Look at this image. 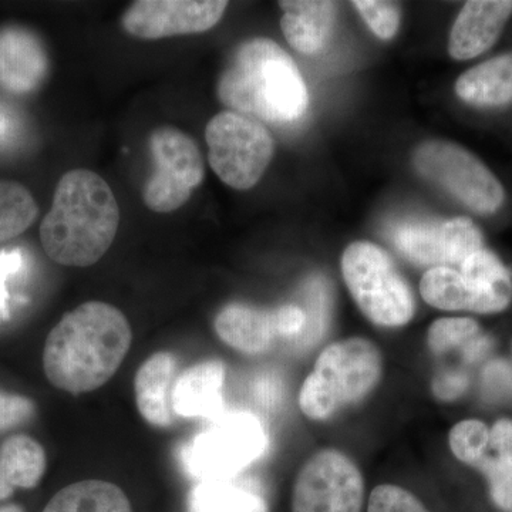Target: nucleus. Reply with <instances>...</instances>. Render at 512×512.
Segmentation results:
<instances>
[{"label":"nucleus","instance_id":"4be33fe9","mask_svg":"<svg viewBox=\"0 0 512 512\" xmlns=\"http://www.w3.org/2000/svg\"><path fill=\"white\" fill-rule=\"evenodd\" d=\"M478 471L487 478L491 500L500 510L512 511V420L501 419L490 429V441Z\"/></svg>","mask_w":512,"mask_h":512},{"label":"nucleus","instance_id":"f8f14e48","mask_svg":"<svg viewBox=\"0 0 512 512\" xmlns=\"http://www.w3.org/2000/svg\"><path fill=\"white\" fill-rule=\"evenodd\" d=\"M389 238L404 258L433 268H458L468 256L484 248L480 229L464 217L447 221H400L390 228Z\"/></svg>","mask_w":512,"mask_h":512},{"label":"nucleus","instance_id":"2f4dec72","mask_svg":"<svg viewBox=\"0 0 512 512\" xmlns=\"http://www.w3.org/2000/svg\"><path fill=\"white\" fill-rule=\"evenodd\" d=\"M6 130H9V121L2 113H0V137L5 136V134L8 133Z\"/></svg>","mask_w":512,"mask_h":512},{"label":"nucleus","instance_id":"4468645a","mask_svg":"<svg viewBox=\"0 0 512 512\" xmlns=\"http://www.w3.org/2000/svg\"><path fill=\"white\" fill-rule=\"evenodd\" d=\"M225 0H138L123 16V28L138 39L195 35L214 28L224 16Z\"/></svg>","mask_w":512,"mask_h":512},{"label":"nucleus","instance_id":"7c9ffc66","mask_svg":"<svg viewBox=\"0 0 512 512\" xmlns=\"http://www.w3.org/2000/svg\"><path fill=\"white\" fill-rule=\"evenodd\" d=\"M0 512H25L22 507L18 504L2 505Z\"/></svg>","mask_w":512,"mask_h":512},{"label":"nucleus","instance_id":"412c9836","mask_svg":"<svg viewBox=\"0 0 512 512\" xmlns=\"http://www.w3.org/2000/svg\"><path fill=\"white\" fill-rule=\"evenodd\" d=\"M45 471L46 453L35 439L25 434L9 437L0 446V501L16 488H35Z\"/></svg>","mask_w":512,"mask_h":512},{"label":"nucleus","instance_id":"473e14b6","mask_svg":"<svg viewBox=\"0 0 512 512\" xmlns=\"http://www.w3.org/2000/svg\"><path fill=\"white\" fill-rule=\"evenodd\" d=\"M512 346V345H511Z\"/></svg>","mask_w":512,"mask_h":512},{"label":"nucleus","instance_id":"f03ea898","mask_svg":"<svg viewBox=\"0 0 512 512\" xmlns=\"http://www.w3.org/2000/svg\"><path fill=\"white\" fill-rule=\"evenodd\" d=\"M120 225V208L110 185L84 168L60 178L40 241L56 264L87 268L109 251Z\"/></svg>","mask_w":512,"mask_h":512},{"label":"nucleus","instance_id":"f3484780","mask_svg":"<svg viewBox=\"0 0 512 512\" xmlns=\"http://www.w3.org/2000/svg\"><path fill=\"white\" fill-rule=\"evenodd\" d=\"M225 366L220 360H208L188 367L175 380L171 407L181 419L215 420L225 413L222 387Z\"/></svg>","mask_w":512,"mask_h":512},{"label":"nucleus","instance_id":"9d476101","mask_svg":"<svg viewBox=\"0 0 512 512\" xmlns=\"http://www.w3.org/2000/svg\"><path fill=\"white\" fill-rule=\"evenodd\" d=\"M148 147L156 170L144 187V202L158 214L177 211L204 181L200 148L188 134L174 127L154 130Z\"/></svg>","mask_w":512,"mask_h":512},{"label":"nucleus","instance_id":"bb28decb","mask_svg":"<svg viewBox=\"0 0 512 512\" xmlns=\"http://www.w3.org/2000/svg\"><path fill=\"white\" fill-rule=\"evenodd\" d=\"M490 441V427L480 420H464L456 424L450 431L448 443L454 456L474 467L478 460L483 457Z\"/></svg>","mask_w":512,"mask_h":512},{"label":"nucleus","instance_id":"7ed1b4c3","mask_svg":"<svg viewBox=\"0 0 512 512\" xmlns=\"http://www.w3.org/2000/svg\"><path fill=\"white\" fill-rule=\"evenodd\" d=\"M217 93L235 113L266 123H293L309 106L298 66L269 39L248 40L235 50L218 80Z\"/></svg>","mask_w":512,"mask_h":512},{"label":"nucleus","instance_id":"0eeeda50","mask_svg":"<svg viewBox=\"0 0 512 512\" xmlns=\"http://www.w3.org/2000/svg\"><path fill=\"white\" fill-rule=\"evenodd\" d=\"M342 274L370 322L400 328L413 319L412 288L384 249L372 242H353L343 252Z\"/></svg>","mask_w":512,"mask_h":512},{"label":"nucleus","instance_id":"b1692460","mask_svg":"<svg viewBox=\"0 0 512 512\" xmlns=\"http://www.w3.org/2000/svg\"><path fill=\"white\" fill-rule=\"evenodd\" d=\"M188 512H268L261 494L234 480L201 481L188 495Z\"/></svg>","mask_w":512,"mask_h":512},{"label":"nucleus","instance_id":"a211bd4d","mask_svg":"<svg viewBox=\"0 0 512 512\" xmlns=\"http://www.w3.org/2000/svg\"><path fill=\"white\" fill-rule=\"evenodd\" d=\"M178 375L177 357L170 352L154 353L137 370V409L151 426L167 429L177 419L171 407V393Z\"/></svg>","mask_w":512,"mask_h":512},{"label":"nucleus","instance_id":"5701e85b","mask_svg":"<svg viewBox=\"0 0 512 512\" xmlns=\"http://www.w3.org/2000/svg\"><path fill=\"white\" fill-rule=\"evenodd\" d=\"M42 512H133V507L119 485L86 480L62 488Z\"/></svg>","mask_w":512,"mask_h":512},{"label":"nucleus","instance_id":"c756f323","mask_svg":"<svg viewBox=\"0 0 512 512\" xmlns=\"http://www.w3.org/2000/svg\"><path fill=\"white\" fill-rule=\"evenodd\" d=\"M35 416V403L25 396L0 390V434L29 423Z\"/></svg>","mask_w":512,"mask_h":512},{"label":"nucleus","instance_id":"f257e3e1","mask_svg":"<svg viewBox=\"0 0 512 512\" xmlns=\"http://www.w3.org/2000/svg\"><path fill=\"white\" fill-rule=\"evenodd\" d=\"M133 342L123 312L106 302H86L67 312L47 336V380L72 394L93 392L116 375Z\"/></svg>","mask_w":512,"mask_h":512},{"label":"nucleus","instance_id":"423d86ee","mask_svg":"<svg viewBox=\"0 0 512 512\" xmlns=\"http://www.w3.org/2000/svg\"><path fill=\"white\" fill-rule=\"evenodd\" d=\"M268 434L252 413L232 412L211 420L180 450L188 476L200 481L234 480L245 468L264 456Z\"/></svg>","mask_w":512,"mask_h":512},{"label":"nucleus","instance_id":"6e6552de","mask_svg":"<svg viewBox=\"0 0 512 512\" xmlns=\"http://www.w3.org/2000/svg\"><path fill=\"white\" fill-rule=\"evenodd\" d=\"M413 165L424 180L476 214H495L504 205V187L493 171L456 143L433 140L421 144L414 151Z\"/></svg>","mask_w":512,"mask_h":512},{"label":"nucleus","instance_id":"6ab92c4d","mask_svg":"<svg viewBox=\"0 0 512 512\" xmlns=\"http://www.w3.org/2000/svg\"><path fill=\"white\" fill-rule=\"evenodd\" d=\"M279 6L284 12L282 32L289 45L303 55L319 53L332 35L338 5L325 0H285Z\"/></svg>","mask_w":512,"mask_h":512},{"label":"nucleus","instance_id":"9b49d317","mask_svg":"<svg viewBox=\"0 0 512 512\" xmlns=\"http://www.w3.org/2000/svg\"><path fill=\"white\" fill-rule=\"evenodd\" d=\"M365 483L356 464L342 451L313 454L296 477L292 512H362Z\"/></svg>","mask_w":512,"mask_h":512},{"label":"nucleus","instance_id":"ddd939ff","mask_svg":"<svg viewBox=\"0 0 512 512\" xmlns=\"http://www.w3.org/2000/svg\"><path fill=\"white\" fill-rule=\"evenodd\" d=\"M306 320V312L296 305L258 309L232 303L218 313L214 328L218 338L232 349L245 355H261L279 339L302 335Z\"/></svg>","mask_w":512,"mask_h":512},{"label":"nucleus","instance_id":"c85d7f7f","mask_svg":"<svg viewBox=\"0 0 512 512\" xmlns=\"http://www.w3.org/2000/svg\"><path fill=\"white\" fill-rule=\"evenodd\" d=\"M367 512H430L416 495L399 485H377L367 504Z\"/></svg>","mask_w":512,"mask_h":512},{"label":"nucleus","instance_id":"2eb2a0df","mask_svg":"<svg viewBox=\"0 0 512 512\" xmlns=\"http://www.w3.org/2000/svg\"><path fill=\"white\" fill-rule=\"evenodd\" d=\"M511 15L512 0L467 2L451 29L448 53L460 62L483 55L503 35Z\"/></svg>","mask_w":512,"mask_h":512},{"label":"nucleus","instance_id":"20e7f679","mask_svg":"<svg viewBox=\"0 0 512 512\" xmlns=\"http://www.w3.org/2000/svg\"><path fill=\"white\" fill-rule=\"evenodd\" d=\"M383 357L375 343L363 338L340 340L320 353L299 393L308 419L328 420L343 407L362 402L379 384Z\"/></svg>","mask_w":512,"mask_h":512},{"label":"nucleus","instance_id":"39448f33","mask_svg":"<svg viewBox=\"0 0 512 512\" xmlns=\"http://www.w3.org/2000/svg\"><path fill=\"white\" fill-rule=\"evenodd\" d=\"M420 292L441 311L500 313L512 302V275L497 255L481 248L458 268H430L421 278Z\"/></svg>","mask_w":512,"mask_h":512},{"label":"nucleus","instance_id":"a878e982","mask_svg":"<svg viewBox=\"0 0 512 512\" xmlns=\"http://www.w3.org/2000/svg\"><path fill=\"white\" fill-rule=\"evenodd\" d=\"M480 325L471 318H443L436 320L427 333V343L434 355H446L451 350L466 348L478 342Z\"/></svg>","mask_w":512,"mask_h":512},{"label":"nucleus","instance_id":"cd10ccee","mask_svg":"<svg viewBox=\"0 0 512 512\" xmlns=\"http://www.w3.org/2000/svg\"><path fill=\"white\" fill-rule=\"evenodd\" d=\"M353 6L380 39L390 40L399 32L402 15L397 3L382 2V0H355Z\"/></svg>","mask_w":512,"mask_h":512},{"label":"nucleus","instance_id":"aec40b11","mask_svg":"<svg viewBox=\"0 0 512 512\" xmlns=\"http://www.w3.org/2000/svg\"><path fill=\"white\" fill-rule=\"evenodd\" d=\"M456 93L471 106L501 107L512 103V52L495 56L461 74Z\"/></svg>","mask_w":512,"mask_h":512},{"label":"nucleus","instance_id":"393cba45","mask_svg":"<svg viewBox=\"0 0 512 512\" xmlns=\"http://www.w3.org/2000/svg\"><path fill=\"white\" fill-rule=\"evenodd\" d=\"M37 215L39 207L25 185L0 180V244L32 227Z\"/></svg>","mask_w":512,"mask_h":512},{"label":"nucleus","instance_id":"1a4fd4ad","mask_svg":"<svg viewBox=\"0 0 512 512\" xmlns=\"http://www.w3.org/2000/svg\"><path fill=\"white\" fill-rule=\"evenodd\" d=\"M208 160L222 183L234 190L255 187L274 158L275 143L258 120L222 111L205 128Z\"/></svg>","mask_w":512,"mask_h":512},{"label":"nucleus","instance_id":"dca6fc26","mask_svg":"<svg viewBox=\"0 0 512 512\" xmlns=\"http://www.w3.org/2000/svg\"><path fill=\"white\" fill-rule=\"evenodd\" d=\"M49 59L42 40L22 26L0 29V87L10 93L36 90L45 80Z\"/></svg>","mask_w":512,"mask_h":512}]
</instances>
